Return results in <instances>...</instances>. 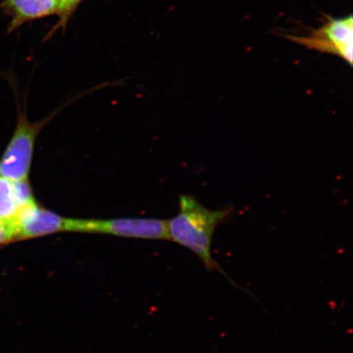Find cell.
<instances>
[{
    "label": "cell",
    "instance_id": "obj_1",
    "mask_svg": "<svg viewBox=\"0 0 353 353\" xmlns=\"http://www.w3.org/2000/svg\"><path fill=\"white\" fill-rule=\"evenodd\" d=\"M232 214V206L221 210H210L192 196H181L179 214L168 221L170 240L191 250L201 260L207 271L219 272L236 288L250 294L231 279L212 255V240L214 232Z\"/></svg>",
    "mask_w": 353,
    "mask_h": 353
},
{
    "label": "cell",
    "instance_id": "obj_2",
    "mask_svg": "<svg viewBox=\"0 0 353 353\" xmlns=\"http://www.w3.org/2000/svg\"><path fill=\"white\" fill-rule=\"evenodd\" d=\"M65 232L103 233L143 239L170 240L168 221L152 219H68Z\"/></svg>",
    "mask_w": 353,
    "mask_h": 353
},
{
    "label": "cell",
    "instance_id": "obj_3",
    "mask_svg": "<svg viewBox=\"0 0 353 353\" xmlns=\"http://www.w3.org/2000/svg\"><path fill=\"white\" fill-rule=\"evenodd\" d=\"M285 38L300 44L307 50L319 51L341 57L350 66L353 60V19L350 15L342 19L328 17L319 29L307 37L285 35Z\"/></svg>",
    "mask_w": 353,
    "mask_h": 353
},
{
    "label": "cell",
    "instance_id": "obj_4",
    "mask_svg": "<svg viewBox=\"0 0 353 353\" xmlns=\"http://www.w3.org/2000/svg\"><path fill=\"white\" fill-rule=\"evenodd\" d=\"M46 121L32 123L24 114H20L14 134L0 161V176L12 181L28 179L35 139Z\"/></svg>",
    "mask_w": 353,
    "mask_h": 353
},
{
    "label": "cell",
    "instance_id": "obj_5",
    "mask_svg": "<svg viewBox=\"0 0 353 353\" xmlns=\"http://www.w3.org/2000/svg\"><path fill=\"white\" fill-rule=\"evenodd\" d=\"M68 219L38 205L37 202L20 210L14 221L17 240L29 239L65 232Z\"/></svg>",
    "mask_w": 353,
    "mask_h": 353
},
{
    "label": "cell",
    "instance_id": "obj_6",
    "mask_svg": "<svg viewBox=\"0 0 353 353\" xmlns=\"http://www.w3.org/2000/svg\"><path fill=\"white\" fill-rule=\"evenodd\" d=\"M0 8L10 17L8 32L11 33L30 21L57 14L59 3L56 0H3Z\"/></svg>",
    "mask_w": 353,
    "mask_h": 353
},
{
    "label": "cell",
    "instance_id": "obj_7",
    "mask_svg": "<svg viewBox=\"0 0 353 353\" xmlns=\"http://www.w3.org/2000/svg\"><path fill=\"white\" fill-rule=\"evenodd\" d=\"M20 210L15 196L13 181L0 176V221L14 223Z\"/></svg>",
    "mask_w": 353,
    "mask_h": 353
},
{
    "label": "cell",
    "instance_id": "obj_8",
    "mask_svg": "<svg viewBox=\"0 0 353 353\" xmlns=\"http://www.w3.org/2000/svg\"><path fill=\"white\" fill-rule=\"evenodd\" d=\"M83 0H65L63 6L59 8L57 15L59 17V20L57 23L52 28L50 35L52 32H56L57 30H64L68 26L69 21L72 19L74 12H76L78 7L81 6Z\"/></svg>",
    "mask_w": 353,
    "mask_h": 353
},
{
    "label": "cell",
    "instance_id": "obj_9",
    "mask_svg": "<svg viewBox=\"0 0 353 353\" xmlns=\"http://www.w3.org/2000/svg\"><path fill=\"white\" fill-rule=\"evenodd\" d=\"M17 240V232L14 223H8L0 221V245Z\"/></svg>",
    "mask_w": 353,
    "mask_h": 353
},
{
    "label": "cell",
    "instance_id": "obj_10",
    "mask_svg": "<svg viewBox=\"0 0 353 353\" xmlns=\"http://www.w3.org/2000/svg\"><path fill=\"white\" fill-rule=\"evenodd\" d=\"M56 1L57 2V3H59V8L61 6H63V4L65 1V0H56Z\"/></svg>",
    "mask_w": 353,
    "mask_h": 353
}]
</instances>
